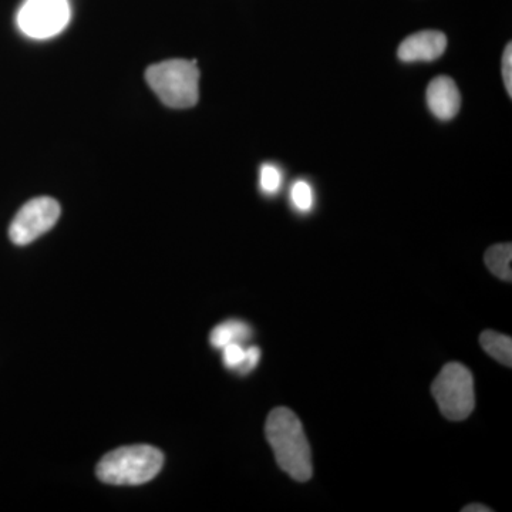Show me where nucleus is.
<instances>
[{"label":"nucleus","instance_id":"obj_1","mask_svg":"<svg viewBox=\"0 0 512 512\" xmlns=\"http://www.w3.org/2000/svg\"><path fill=\"white\" fill-rule=\"evenodd\" d=\"M265 434L278 466L299 483L311 480V446L298 416L286 407L272 410L266 420Z\"/></svg>","mask_w":512,"mask_h":512},{"label":"nucleus","instance_id":"obj_2","mask_svg":"<svg viewBox=\"0 0 512 512\" xmlns=\"http://www.w3.org/2000/svg\"><path fill=\"white\" fill-rule=\"evenodd\" d=\"M164 466V456L156 447L116 448L101 458L96 473L100 481L111 485H140L153 480Z\"/></svg>","mask_w":512,"mask_h":512},{"label":"nucleus","instance_id":"obj_3","mask_svg":"<svg viewBox=\"0 0 512 512\" xmlns=\"http://www.w3.org/2000/svg\"><path fill=\"white\" fill-rule=\"evenodd\" d=\"M148 86L171 109H190L200 99V70L190 60L153 64L146 72Z\"/></svg>","mask_w":512,"mask_h":512},{"label":"nucleus","instance_id":"obj_4","mask_svg":"<svg viewBox=\"0 0 512 512\" xmlns=\"http://www.w3.org/2000/svg\"><path fill=\"white\" fill-rule=\"evenodd\" d=\"M431 394L440 412L451 421L466 420L476 406L474 379L461 363H448L431 386Z\"/></svg>","mask_w":512,"mask_h":512},{"label":"nucleus","instance_id":"obj_5","mask_svg":"<svg viewBox=\"0 0 512 512\" xmlns=\"http://www.w3.org/2000/svg\"><path fill=\"white\" fill-rule=\"evenodd\" d=\"M69 0H25L18 13V25L32 39L59 35L70 22Z\"/></svg>","mask_w":512,"mask_h":512},{"label":"nucleus","instance_id":"obj_6","mask_svg":"<svg viewBox=\"0 0 512 512\" xmlns=\"http://www.w3.org/2000/svg\"><path fill=\"white\" fill-rule=\"evenodd\" d=\"M60 214H62V210H60L59 202L53 198H33L26 202L13 218L9 228L10 241L20 247L29 245L30 242L42 237L43 234L55 227Z\"/></svg>","mask_w":512,"mask_h":512},{"label":"nucleus","instance_id":"obj_7","mask_svg":"<svg viewBox=\"0 0 512 512\" xmlns=\"http://www.w3.org/2000/svg\"><path fill=\"white\" fill-rule=\"evenodd\" d=\"M447 37L437 30H423L407 37L399 46L397 56L402 62H431L446 52Z\"/></svg>","mask_w":512,"mask_h":512},{"label":"nucleus","instance_id":"obj_8","mask_svg":"<svg viewBox=\"0 0 512 512\" xmlns=\"http://www.w3.org/2000/svg\"><path fill=\"white\" fill-rule=\"evenodd\" d=\"M427 106L440 120H451L457 116L461 106V94L453 79L436 77L427 89Z\"/></svg>","mask_w":512,"mask_h":512},{"label":"nucleus","instance_id":"obj_9","mask_svg":"<svg viewBox=\"0 0 512 512\" xmlns=\"http://www.w3.org/2000/svg\"><path fill=\"white\" fill-rule=\"evenodd\" d=\"M252 329L249 328L247 323L241 320H227V322L220 323L210 335V342L214 348L222 349L231 343H241L244 345L247 340L251 339Z\"/></svg>","mask_w":512,"mask_h":512},{"label":"nucleus","instance_id":"obj_10","mask_svg":"<svg viewBox=\"0 0 512 512\" xmlns=\"http://www.w3.org/2000/svg\"><path fill=\"white\" fill-rule=\"evenodd\" d=\"M480 343L485 352L504 366H512V339L510 336L487 330L481 333Z\"/></svg>","mask_w":512,"mask_h":512},{"label":"nucleus","instance_id":"obj_11","mask_svg":"<svg viewBox=\"0 0 512 512\" xmlns=\"http://www.w3.org/2000/svg\"><path fill=\"white\" fill-rule=\"evenodd\" d=\"M511 261V244L494 245V247H491L485 252V264H487L488 269H490L497 278L503 279V281L511 282Z\"/></svg>","mask_w":512,"mask_h":512},{"label":"nucleus","instance_id":"obj_12","mask_svg":"<svg viewBox=\"0 0 512 512\" xmlns=\"http://www.w3.org/2000/svg\"><path fill=\"white\" fill-rule=\"evenodd\" d=\"M291 201L296 210L301 212L311 211L313 202H315L311 185L303 180L296 181L291 188Z\"/></svg>","mask_w":512,"mask_h":512},{"label":"nucleus","instance_id":"obj_13","mask_svg":"<svg viewBox=\"0 0 512 512\" xmlns=\"http://www.w3.org/2000/svg\"><path fill=\"white\" fill-rule=\"evenodd\" d=\"M222 362L225 367L229 370H235L239 372L242 365L245 362V356H247V349L241 345V343H231V345L222 348Z\"/></svg>","mask_w":512,"mask_h":512},{"label":"nucleus","instance_id":"obj_14","mask_svg":"<svg viewBox=\"0 0 512 512\" xmlns=\"http://www.w3.org/2000/svg\"><path fill=\"white\" fill-rule=\"evenodd\" d=\"M282 173L272 164H264L261 168V188L266 194L274 195L281 190Z\"/></svg>","mask_w":512,"mask_h":512},{"label":"nucleus","instance_id":"obj_15","mask_svg":"<svg viewBox=\"0 0 512 512\" xmlns=\"http://www.w3.org/2000/svg\"><path fill=\"white\" fill-rule=\"evenodd\" d=\"M503 79L508 96H512V46L508 43L503 55Z\"/></svg>","mask_w":512,"mask_h":512},{"label":"nucleus","instance_id":"obj_16","mask_svg":"<svg viewBox=\"0 0 512 512\" xmlns=\"http://www.w3.org/2000/svg\"><path fill=\"white\" fill-rule=\"evenodd\" d=\"M259 359H261V350H259L258 346L247 348V356H245L244 365H242L239 373L247 375V373L252 372L258 366Z\"/></svg>","mask_w":512,"mask_h":512},{"label":"nucleus","instance_id":"obj_17","mask_svg":"<svg viewBox=\"0 0 512 512\" xmlns=\"http://www.w3.org/2000/svg\"><path fill=\"white\" fill-rule=\"evenodd\" d=\"M464 512H490L493 511L491 508L485 507V505L481 504H471L467 505L466 508H463Z\"/></svg>","mask_w":512,"mask_h":512}]
</instances>
